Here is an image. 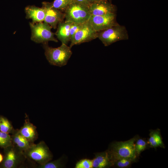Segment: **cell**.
<instances>
[{"label":"cell","mask_w":168,"mask_h":168,"mask_svg":"<svg viewBox=\"0 0 168 168\" xmlns=\"http://www.w3.org/2000/svg\"><path fill=\"white\" fill-rule=\"evenodd\" d=\"M90 4L93 3V2L100 1L102 0H86Z\"/></svg>","instance_id":"27"},{"label":"cell","mask_w":168,"mask_h":168,"mask_svg":"<svg viewBox=\"0 0 168 168\" xmlns=\"http://www.w3.org/2000/svg\"><path fill=\"white\" fill-rule=\"evenodd\" d=\"M75 168H92V160L85 158L81 160L76 164Z\"/></svg>","instance_id":"24"},{"label":"cell","mask_w":168,"mask_h":168,"mask_svg":"<svg viewBox=\"0 0 168 168\" xmlns=\"http://www.w3.org/2000/svg\"><path fill=\"white\" fill-rule=\"evenodd\" d=\"M12 134V144L23 152L34 143L30 142L22 136L19 132V129H14Z\"/></svg>","instance_id":"16"},{"label":"cell","mask_w":168,"mask_h":168,"mask_svg":"<svg viewBox=\"0 0 168 168\" xmlns=\"http://www.w3.org/2000/svg\"><path fill=\"white\" fill-rule=\"evenodd\" d=\"M12 144V137L9 134L0 131V147L4 149Z\"/></svg>","instance_id":"22"},{"label":"cell","mask_w":168,"mask_h":168,"mask_svg":"<svg viewBox=\"0 0 168 168\" xmlns=\"http://www.w3.org/2000/svg\"><path fill=\"white\" fill-rule=\"evenodd\" d=\"M4 156L0 165L1 168H17L24 164L26 158L24 152L12 145L4 149Z\"/></svg>","instance_id":"6"},{"label":"cell","mask_w":168,"mask_h":168,"mask_svg":"<svg viewBox=\"0 0 168 168\" xmlns=\"http://www.w3.org/2000/svg\"><path fill=\"white\" fill-rule=\"evenodd\" d=\"M13 127L10 122L5 117L0 116V131L12 133L14 131Z\"/></svg>","instance_id":"19"},{"label":"cell","mask_w":168,"mask_h":168,"mask_svg":"<svg viewBox=\"0 0 168 168\" xmlns=\"http://www.w3.org/2000/svg\"><path fill=\"white\" fill-rule=\"evenodd\" d=\"M64 156H62L58 159L52 161H49L43 165H39L38 168H59L63 167Z\"/></svg>","instance_id":"20"},{"label":"cell","mask_w":168,"mask_h":168,"mask_svg":"<svg viewBox=\"0 0 168 168\" xmlns=\"http://www.w3.org/2000/svg\"><path fill=\"white\" fill-rule=\"evenodd\" d=\"M27 19L32 20L33 23L44 21L45 14L44 8L42 7H39L34 6H29L25 9Z\"/></svg>","instance_id":"13"},{"label":"cell","mask_w":168,"mask_h":168,"mask_svg":"<svg viewBox=\"0 0 168 168\" xmlns=\"http://www.w3.org/2000/svg\"><path fill=\"white\" fill-rule=\"evenodd\" d=\"M137 160L128 158H123L118 160L114 162L113 167L119 168H127L131 166L132 164Z\"/></svg>","instance_id":"21"},{"label":"cell","mask_w":168,"mask_h":168,"mask_svg":"<svg viewBox=\"0 0 168 168\" xmlns=\"http://www.w3.org/2000/svg\"><path fill=\"white\" fill-rule=\"evenodd\" d=\"M70 1L71 2H77L88 5L90 4L86 0H70Z\"/></svg>","instance_id":"26"},{"label":"cell","mask_w":168,"mask_h":168,"mask_svg":"<svg viewBox=\"0 0 168 168\" xmlns=\"http://www.w3.org/2000/svg\"><path fill=\"white\" fill-rule=\"evenodd\" d=\"M98 38V32L91 26L88 21L83 23L80 29L70 41V47L75 45L88 42Z\"/></svg>","instance_id":"9"},{"label":"cell","mask_w":168,"mask_h":168,"mask_svg":"<svg viewBox=\"0 0 168 168\" xmlns=\"http://www.w3.org/2000/svg\"><path fill=\"white\" fill-rule=\"evenodd\" d=\"M108 1L111 2L112 0H108Z\"/></svg>","instance_id":"29"},{"label":"cell","mask_w":168,"mask_h":168,"mask_svg":"<svg viewBox=\"0 0 168 168\" xmlns=\"http://www.w3.org/2000/svg\"><path fill=\"white\" fill-rule=\"evenodd\" d=\"M19 131L31 142L34 143L38 138L36 127L30 122L28 119H25L23 126L19 130Z\"/></svg>","instance_id":"14"},{"label":"cell","mask_w":168,"mask_h":168,"mask_svg":"<svg viewBox=\"0 0 168 168\" xmlns=\"http://www.w3.org/2000/svg\"><path fill=\"white\" fill-rule=\"evenodd\" d=\"M26 158L43 165L50 161L53 157L49 148L43 141L33 144L24 152Z\"/></svg>","instance_id":"5"},{"label":"cell","mask_w":168,"mask_h":168,"mask_svg":"<svg viewBox=\"0 0 168 168\" xmlns=\"http://www.w3.org/2000/svg\"><path fill=\"white\" fill-rule=\"evenodd\" d=\"M43 48L46 57L50 64L60 67L67 64L72 54L71 48L64 44L54 48L49 46L47 43L43 44Z\"/></svg>","instance_id":"2"},{"label":"cell","mask_w":168,"mask_h":168,"mask_svg":"<svg viewBox=\"0 0 168 168\" xmlns=\"http://www.w3.org/2000/svg\"><path fill=\"white\" fill-rule=\"evenodd\" d=\"M42 7L45 11L44 21L55 29L59 23L63 21L65 19L64 13L54 8L51 3L43 2Z\"/></svg>","instance_id":"10"},{"label":"cell","mask_w":168,"mask_h":168,"mask_svg":"<svg viewBox=\"0 0 168 168\" xmlns=\"http://www.w3.org/2000/svg\"><path fill=\"white\" fill-rule=\"evenodd\" d=\"M98 38L108 46L116 42L127 40L129 36L126 27L119 24L98 32Z\"/></svg>","instance_id":"4"},{"label":"cell","mask_w":168,"mask_h":168,"mask_svg":"<svg viewBox=\"0 0 168 168\" xmlns=\"http://www.w3.org/2000/svg\"><path fill=\"white\" fill-rule=\"evenodd\" d=\"M83 24L72 23L70 28V41L72 40L75 34L81 28Z\"/></svg>","instance_id":"25"},{"label":"cell","mask_w":168,"mask_h":168,"mask_svg":"<svg viewBox=\"0 0 168 168\" xmlns=\"http://www.w3.org/2000/svg\"><path fill=\"white\" fill-rule=\"evenodd\" d=\"M150 132V137L147 140L150 147L154 148L155 149L158 147L165 148V146L162 141L160 129H151Z\"/></svg>","instance_id":"17"},{"label":"cell","mask_w":168,"mask_h":168,"mask_svg":"<svg viewBox=\"0 0 168 168\" xmlns=\"http://www.w3.org/2000/svg\"><path fill=\"white\" fill-rule=\"evenodd\" d=\"M91 16H101L116 13L117 7L108 0L91 3L89 5Z\"/></svg>","instance_id":"11"},{"label":"cell","mask_w":168,"mask_h":168,"mask_svg":"<svg viewBox=\"0 0 168 168\" xmlns=\"http://www.w3.org/2000/svg\"><path fill=\"white\" fill-rule=\"evenodd\" d=\"M31 31V39L37 43L43 44L49 41L58 42L54 37L55 34L52 32V27L47 23L40 22L37 24L29 23Z\"/></svg>","instance_id":"7"},{"label":"cell","mask_w":168,"mask_h":168,"mask_svg":"<svg viewBox=\"0 0 168 168\" xmlns=\"http://www.w3.org/2000/svg\"><path fill=\"white\" fill-rule=\"evenodd\" d=\"M139 137L136 135L128 141L114 142L110 144L107 150L113 164L116 161L123 158L137 160L134 145Z\"/></svg>","instance_id":"1"},{"label":"cell","mask_w":168,"mask_h":168,"mask_svg":"<svg viewBox=\"0 0 168 168\" xmlns=\"http://www.w3.org/2000/svg\"><path fill=\"white\" fill-rule=\"evenodd\" d=\"M71 24L70 22L64 21L60 22L58 25L55 34L62 44L67 45L70 41V28Z\"/></svg>","instance_id":"15"},{"label":"cell","mask_w":168,"mask_h":168,"mask_svg":"<svg viewBox=\"0 0 168 168\" xmlns=\"http://www.w3.org/2000/svg\"><path fill=\"white\" fill-rule=\"evenodd\" d=\"M3 159V156L0 153V163H1Z\"/></svg>","instance_id":"28"},{"label":"cell","mask_w":168,"mask_h":168,"mask_svg":"<svg viewBox=\"0 0 168 168\" xmlns=\"http://www.w3.org/2000/svg\"><path fill=\"white\" fill-rule=\"evenodd\" d=\"M95 157L92 160L93 168H106L113 167V162L107 150L95 154Z\"/></svg>","instance_id":"12"},{"label":"cell","mask_w":168,"mask_h":168,"mask_svg":"<svg viewBox=\"0 0 168 168\" xmlns=\"http://www.w3.org/2000/svg\"><path fill=\"white\" fill-rule=\"evenodd\" d=\"M88 21L97 32L119 24L116 20V13L101 16H91Z\"/></svg>","instance_id":"8"},{"label":"cell","mask_w":168,"mask_h":168,"mask_svg":"<svg viewBox=\"0 0 168 168\" xmlns=\"http://www.w3.org/2000/svg\"><path fill=\"white\" fill-rule=\"evenodd\" d=\"M70 2V0H54L51 3L54 8L64 12Z\"/></svg>","instance_id":"23"},{"label":"cell","mask_w":168,"mask_h":168,"mask_svg":"<svg viewBox=\"0 0 168 168\" xmlns=\"http://www.w3.org/2000/svg\"><path fill=\"white\" fill-rule=\"evenodd\" d=\"M134 147L138 158L139 156L142 152L150 148L147 141L145 138H140L139 137L135 142Z\"/></svg>","instance_id":"18"},{"label":"cell","mask_w":168,"mask_h":168,"mask_svg":"<svg viewBox=\"0 0 168 168\" xmlns=\"http://www.w3.org/2000/svg\"><path fill=\"white\" fill-rule=\"evenodd\" d=\"M89 5L71 2L64 12L65 21L79 24L87 21L91 16Z\"/></svg>","instance_id":"3"}]
</instances>
